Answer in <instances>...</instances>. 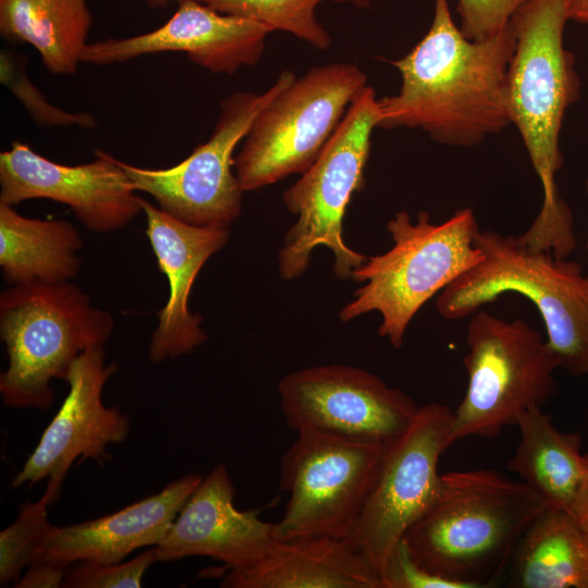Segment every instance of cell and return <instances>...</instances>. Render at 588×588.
Returning a JSON list of instances; mask_svg holds the SVG:
<instances>
[{"label":"cell","mask_w":588,"mask_h":588,"mask_svg":"<svg viewBox=\"0 0 588 588\" xmlns=\"http://www.w3.org/2000/svg\"><path fill=\"white\" fill-rule=\"evenodd\" d=\"M564 0H528L512 17L513 52L506 73L511 124L524 142L542 186V205L519 235L534 250L567 257L576 247L574 218L555 181L563 164L560 132L579 96L574 57L564 47Z\"/></svg>","instance_id":"obj_2"},{"label":"cell","mask_w":588,"mask_h":588,"mask_svg":"<svg viewBox=\"0 0 588 588\" xmlns=\"http://www.w3.org/2000/svg\"><path fill=\"white\" fill-rule=\"evenodd\" d=\"M546 507L525 482L495 469L449 471L402 540L429 572L468 588L489 587L507 569L523 534Z\"/></svg>","instance_id":"obj_3"},{"label":"cell","mask_w":588,"mask_h":588,"mask_svg":"<svg viewBox=\"0 0 588 588\" xmlns=\"http://www.w3.org/2000/svg\"><path fill=\"white\" fill-rule=\"evenodd\" d=\"M295 78L292 71L285 70L261 94L236 90L228 95L220 101L210 137L171 168L119 163L134 189L152 196L164 212L192 225L229 229L241 215L244 193L232 172L234 150L257 113Z\"/></svg>","instance_id":"obj_10"},{"label":"cell","mask_w":588,"mask_h":588,"mask_svg":"<svg viewBox=\"0 0 588 588\" xmlns=\"http://www.w3.org/2000/svg\"><path fill=\"white\" fill-rule=\"evenodd\" d=\"M201 479L198 474H187L117 513L54 526L42 560L62 568L78 561L111 564L122 562L136 549L157 546Z\"/></svg>","instance_id":"obj_19"},{"label":"cell","mask_w":588,"mask_h":588,"mask_svg":"<svg viewBox=\"0 0 588 588\" xmlns=\"http://www.w3.org/2000/svg\"><path fill=\"white\" fill-rule=\"evenodd\" d=\"M150 549L125 563L101 564L84 561L65 573L61 587L65 588H138L148 567L156 562Z\"/></svg>","instance_id":"obj_28"},{"label":"cell","mask_w":588,"mask_h":588,"mask_svg":"<svg viewBox=\"0 0 588 588\" xmlns=\"http://www.w3.org/2000/svg\"><path fill=\"white\" fill-rule=\"evenodd\" d=\"M511 22L482 40L455 24L449 0H433V17L413 49L390 63L401 87L378 99L381 128H420L433 140L474 146L511 125L506 73L513 52Z\"/></svg>","instance_id":"obj_1"},{"label":"cell","mask_w":588,"mask_h":588,"mask_svg":"<svg viewBox=\"0 0 588 588\" xmlns=\"http://www.w3.org/2000/svg\"><path fill=\"white\" fill-rule=\"evenodd\" d=\"M515 426L519 441L507 468L547 507L569 512L583 475L580 434L559 430L541 406L529 407Z\"/></svg>","instance_id":"obj_23"},{"label":"cell","mask_w":588,"mask_h":588,"mask_svg":"<svg viewBox=\"0 0 588 588\" xmlns=\"http://www.w3.org/2000/svg\"><path fill=\"white\" fill-rule=\"evenodd\" d=\"M146 235L160 272L169 282V298L158 311L148 355L154 364L191 353L207 340L203 318L191 313L188 298L205 262L229 241L230 230L185 223L142 198Z\"/></svg>","instance_id":"obj_18"},{"label":"cell","mask_w":588,"mask_h":588,"mask_svg":"<svg viewBox=\"0 0 588 588\" xmlns=\"http://www.w3.org/2000/svg\"><path fill=\"white\" fill-rule=\"evenodd\" d=\"M382 588H468L467 585L441 577L418 564L401 539L391 552L381 573Z\"/></svg>","instance_id":"obj_30"},{"label":"cell","mask_w":588,"mask_h":588,"mask_svg":"<svg viewBox=\"0 0 588 588\" xmlns=\"http://www.w3.org/2000/svg\"><path fill=\"white\" fill-rule=\"evenodd\" d=\"M287 426L301 432L385 444L412 424L419 406L375 373L347 365L293 371L278 384Z\"/></svg>","instance_id":"obj_13"},{"label":"cell","mask_w":588,"mask_h":588,"mask_svg":"<svg viewBox=\"0 0 588 588\" xmlns=\"http://www.w3.org/2000/svg\"><path fill=\"white\" fill-rule=\"evenodd\" d=\"M475 245L482 260L458 277L436 299L448 320L475 314L506 293L525 296L536 306L547 343L559 368L588 375V274L580 264L552 253L531 250L517 236L478 231Z\"/></svg>","instance_id":"obj_4"},{"label":"cell","mask_w":588,"mask_h":588,"mask_svg":"<svg viewBox=\"0 0 588 588\" xmlns=\"http://www.w3.org/2000/svg\"><path fill=\"white\" fill-rule=\"evenodd\" d=\"M266 26L221 14L198 0L179 2L175 13L151 32L87 44L81 62L109 65L159 52H184L197 65L215 74L233 75L261 58Z\"/></svg>","instance_id":"obj_16"},{"label":"cell","mask_w":588,"mask_h":588,"mask_svg":"<svg viewBox=\"0 0 588 588\" xmlns=\"http://www.w3.org/2000/svg\"><path fill=\"white\" fill-rule=\"evenodd\" d=\"M27 58L14 50L3 49L0 53V79L19 99L30 119L39 126H70L93 128L97 122L87 112H69L51 105L33 84L26 72Z\"/></svg>","instance_id":"obj_27"},{"label":"cell","mask_w":588,"mask_h":588,"mask_svg":"<svg viewBox=\"0 0 588 588\" xmlns=\"http://www.w3.org/2000/svg\"><path fill=\"white\" fill-rule=\"evenodd\" d=\"M528 0H456L463 34L482 40L502 32Z\"/></svg>","instance_id":"obj_29"},{"label":"cell","mask_w":588,"mask_h":588,"mask_svg":"<svg viewBox=\"0 0 588 588\" xmlns=\"http://www.w3.org/2000/svg\"><path fill=\"white\" fill-rule=\"evenodd\" d=\"M65 568L45 560L27 567L25 575L14 585L15 588H58L62 586Z\"/></svg>","instance_id":"obj_31"},{"label":"cell","mask_w":588,"mask_h":588,"mask_svg":"<svg viewBox=\"0 0 588 588\" xmlns=\"http://www.w3.org/2000/svg\"><path fill=\"white\" fill-rule=\"evenodd\" d=\"M171 1L181 2L183 0H146V3L149 8H160L166 7Z\"/></svg>","instance_id":"obj_35"},{"label":"cell","mask_w":588,"mask_h":588,"mask_svg":"<svg viewBox=\"0 0 588 588\" xmlns=\"http://www.w3.org/2000/svg\"><path fill=\"white\" fill-rule=\"evenodd\" d=\"M568 21L588 24V0H564Z\"/></svg>","instance_id":"obj_33"},{"label":"cell","mask_w":588,"mask_h":588,"mask_svg":"<svg viewBox=\"0 0 588 588\" xmlns=\"http://www.w3.org/2000/svg\"><path fill=\"white\" fill-rule=\"evenodd\" d=\"M91 24L86 0H0L2 38L32 45L56 75L75 74Z\"/></svg>","instance_id":"obj_24"},{"label":"cell","mask_w":588,"mask_h":588,"mask_svg":"<svg viewBox=\"0 0 588 588\" xmlns=\"http://www.w3.org/2000/svg\"><path fill=\"white\" fill-rule=\"evenodd\" d=\"M383 444L301 432L280 462L281 489L289 493L280 540L348 539L373 486Z\"/></svg>","instance_id":"obj_11"},{"label":"cell","mask_w":588,"mask_h":588,"mask_svg":"<svg viewBox=\"0 0 588 588\" xmlns=\"http://www.w3.org/2000/svg\"><path fill=\"white\" fill-rule=\"evenodd\" d=\"M452 420L445 405L419 406L408 428L383 444L373 486L348 538L380 577L395 546L438 492V464L452 445Z\"/></svg>","instance_id":"obj_12"},{"label":"cell","mask_w":588,"mask_h":588,"mask_svg":"<svg viewBox=\"0 0 588 588\" xmlns=\"http://www.w3.org/2000/svg\"><path fill=\"white\" fill-rule=\"evenodd\" d=\"M378 126V98L375 89L366 86L316 161L283 193L286 210L297 216L278 256L284 280L302 275L318 246L332 252L333 272L339 279L351 278L367 260L345 243L343 218L352 196L364 186L371 134Z\"/></svg>","instance_id":"obj_7"},{"label":"cell","mask_w":588,"mask_h":588,"mask_svg":"<svg viewBox=\"0 0 588 588\" xmlns=\"http://www.w3.org/2000/svg\"><path fill=\"white\" fill-rule=\"evenodd\" d=\"M226 15L249 20L270 32L282 30L319 50L332 44L329 32L316 19V8L323 0H198Z\"/></svg>","instance_id":"obj_25"},{"label":"cell","mask_w":588,"mask_h":588,"mask_svg":"<svg viewBox=\"0 0 588 588\" xmlns=\"http://www.w3.org/2000/svg\"><path fill=\"white\" fill-rule=\"evenodd\" d=\"M586 188H587V192H588V180L586 182ZM587 252H588V238H587Z\"/></svg>","instance_id":"obj_36"},{"label":"cell","mask_w":588,"mask_h":588,"mask_svg":"<svg viewBox=\"0 0 588 588\" xmlns=\"http://www.w3.org/2000/svg\"><path fill=\"white\" fill-rule=\"evenodd\" d=\"M387 230L393 246L368 257L351 278L365 285L339 314L350 321L370 311L381 315L378 332L400 348L414 316L431 297L479 264L483 254L475 245L479 231L471 208L458 209L448 220L432 223L426 211L413 222L407 211L397 212Z\"/></svg>","instance_id":"obj_6"},{"label":"cell","mask_w":588,"mask_h":588,"mask_svg":"<svg viewBox=\"0 0 588 588\" xmlns=\"http://www.w3.org/2000/svg\"><path fill=\"white\" fill-rule=\"evenodd\" d=\"M114 363L106 365L103 346L84 351L71 366L64 381L69 393L37 446L11 487L34 485L48 478L62 486L76 458L102 463L108 444L123 442L130 433V418L119 407L102 403V390L115 372Z\"/></svg>","instance_id":"obj_15"},{"label":"cell","mask_w":588,"mask_h":588,"mask_svg":"<svg viewBox=\"0 0 588 588\" xmlns=\"http://www.w3.org/2000/svg\"><path fill=\"white\" fill-rule=\"evenodd\" d=\"M95 155L91 162L66 166L13 142L0 154V203L45 198L66 205L89 231L126 226L143 211L142 198L118 159L102 150Z\"/></svg>","instance_id":"obj_14"},{"label":"cell","mask_w":588,"mask_h":588,"mask_svg":"<svg viewBox=\"0 0 588 588\" xmlns=\"http://www.w3.org/2000/svg\"><path fill=\"white\" fill-rule=\"evenodd\" d=\"M367 85L356 64L315 65L279 91L255 117L234 157L244 192L303 174Z\"/></svg>","instance_id":"obj_8"},{"label":"cell","mask_w":588,"mask_h":588,"mask_svg":"<svg viewBox=\"0 0 588 588\" xmlns=\"http://www.w3.org/2000/svg\"><path fill=\"white\" fill-rule=\"evenodd\" d=\"M223 588H382L370 561L348 539L279 540L255 564L230 569Z\"/></svg>","instance_id":"obj_20"},{"label":"cell","mask_w":588,"mask_h":588,"mask_svg":"<svg viewBox=\"0 0 588 588\" xmlns=\"http://www.w3.org/2000/svg\"><path fill=\"white\" fill-rule=\"evenodd\" d=\"M112 331L111 314L93 306L71 281L7 287L0 295V338L9 357L0 375L3 404L49 408L51 380H64L75 359L89 347L103 346Z\"/></svg>","instance_id":"obj_5"},{"label":"cell","mask_w":588,"mask_h":588,"mask_svg":"<svg viewBox=\"0 0 588 588\" xmlns=\"http://www.w3.org/2000/svg\"><path fill=\"white\" fill-rule=\"evenodd\" d=\"M61 486L48 481L40 500L20 506L19 517L0 532V586L16 584L22 571L44 556L48 538L53 530L47 509L53 504Z\"/></svg>","instance_id":"obj_26"},{"label":"cell","mask_w":588,"mask_h":588,"mask_svg":"<svg viewBox=\"0 0 588 588\" xmlns=\"http://www.w3.org/2000/svg\"><path fill=\"white\" fill-rule=\"evenodd\" d=\"M336 3L351 4L359 9H365L371 5L377 0H332Z\"/></svg>","instance_id":"obj_34"},{"label":"cell","mask_w":588,"mask_h":588,"mask_svg":"<svg viewBox=\"0 0 588 588\" xmlns=\"http://www.w3.org/2000/svg\"><path fill=\"white\" fill-rule=\"evenodd\" d=\"M466 343L467 388L453 412L452 444L467 437L494 438L555 393L558 360L547 339L525 321L477 310Z\"/></svg>","instance_id":"obj_9"},{"label":"cell","mask_w":588,"mask_h":588,"mask_svg":"<svg viewBox=\"0 0 588 588\" xmlns=\"http://www.w3.org/2000/svg\"><path fill=\"white\" fill-rule=\"evenodd\" d=\"M514 588H588V531L566 511L546 507L507 566Z\"/></svg>","instance_id":"obj_21"},{"label":"cell","mask_w":588,"mask_h":588,"mask_svg":"<svg viewBox=\"0 0 588 588\" xmlns=\"http://www.w3.org/2000/svg\"><path fill=\"white\" fill-rule=\"evenodd\" d=\"M224 464L216 465L179 512L167 536L154 547L157 561L206 556L229 569L246 568L261 560L280 540L275 523L257 510L240 511Z\"/></svg>","instance_id":"obj_17"},{"label":"cell","mask_w":588,"mask_h":588,"mask_svg":"<svg viewBox=\"0 0 588 588\" xmlns=\"http://www.w3.org/2000/svg\"><path fill=\"white\" fill-rule=\"evenodd\" d=\"M83 240L62 219H32L0 203V267L10 285L74 279L82 265Z\"/></svg>","instance_id":"obj_22"},{"label":"cell","mask_w":588,"mask_h":588,"mask_svg":"<svg viewBox=\"0 0 588 588\" xmlns=\"http://www.w3.org/2000/svg\"><path fill=\"white\" fill-rule=\"evenodd\" d=\"M569 513L588 531V446L583 456V475Z\"/></svg>","instance_id":"obj_32"}]
</instances>
